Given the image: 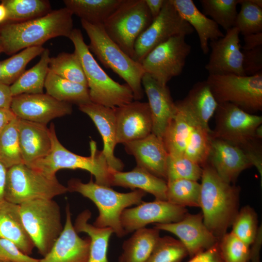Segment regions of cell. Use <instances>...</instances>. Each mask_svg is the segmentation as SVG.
<instances>
[{"label":"cell","mask_w":262,"mask_h":262,"mask_svg":"<svg viewBox=\"0 0 262 262\" xmlns=\"http://www.w3.org/2000/svg\"><path fill=\"white\" fill-rule=\"evenodd\" d=\"M72 16L65 7L51 10L42 17L23 22L5 21L0 24L2 52L15 54L28 48L42 46L55 37L68 38L74 29Z\"/></svg>","instance_id":"6da1fadb"},{"label":"cell","mask_w":262,"mask_h":262,"mask_svg":"<svg viewBox=\"0 0 262 262\" xmlns=\"http://www.w3.org/2000/svg\"><path fill=\"white\" fill-rule=\"evenodd\" d=\"M201 167L199 207L204 224L219 239L227 233L239 211L240 189L221 179L207 163Z\"/></svg>","instance_id":"7a4b0ae2"},{"label":"cell","mask_w":262,"mask_h":262,"mask_svg":"<svg viewBox=\"0 0 262 262\" xmlns=\"http://www.w3.org/2000/svg\"><path fill=\"white\" fill-rule=\"evenodd\" d=\"M69 192H76L91 200L98 210V215L93 225L99 228H110L118 237L126 233L121 223L123 212L132 205H137L143 201L146 193L133 190L128 193L117 192L111 187L98 184L91 178L87 183L79 179H72L67 183Z\"/></svg>","instance_id":"3957f363"},{"label":"cell","mask_w":262,"mask_h":262,"mask_svg":"<svg viewBox=\"0 0 262 262\" xmlns=\"http://www.w3.org/2000/svg\"><path fill=\"white\" fill-rule=\"evenodd\" d=\"M51 141V148L46 157L39 159L30 165V167L49 177L56 176V173L62 169H80L90 172L98 184L111 187V172L102 150L97 148L94 141L90 142L91 155L82 156L71 152L59 141L56 135L54 125L49 128Z\"/></svg>","instance_id":"277c9868"},{"label":"cell","mask_w":262,"mask_h":262,"mask_svg":"<svg viewBox=\"0 0 262 262\" xmlns=\"http://www.w3.org/2000/svg\"><path fill=\"white\" fill-rule=\"evenodd\" d=\"M68 38L81 62L92 102L114 108L132 101L133 94L130 86L115 81L100 66L80 29H73Z\"/></svg>","instance_id":"5b68a950"},{"label":"cell","mask_w":262,"mask_h":262,"mask_svg":"<svg viewBox=\"0 0 262 262\" xmlns=\"http://www.w3.org/2000/svg\"><path fill=\"white\" fill-rule=\"evenodd\" d=\"M89 40L88 45L106 68L123 79L131 89L135 100L144 96L142 79L145 72L141 64L125 53L106 34L102 24L95 25L81 20Z\"/></svg>","instance_id":"8992f818"},{"label":"cell","mask_w":262,"mask_h":262,"mask_svg":"<svg viewBox=\"0 0 262 262\" xmlns=\"http://www.w3.org/2000/svg\"><path fill=\"white\" fill-rule=\"evenodd\" d=\"M19 205L24 227L43 257L63 230L60 207L53 199L33 200Z\"/></svg>","instance_id":"52a82bcc"},{"label":"cell","mask_w":262,"mask_h":262,"mask_svg":"<svg viewBox=\"0 0 262 262\" xmlns=\"http://www.w3.org/2000/svg\"><path fill=\"white\" fill-rule=\"evenodd\" d=\"M68 192L56 176L49 177L22 163L7 170L4 200L17 205L39 199H53Z\"/></svg>","instance_id":"ba28073f"},{"label":"cell","mask_w":262,"mask_h":262,"mask_svg":"<svg viewBox=\"0 0 262 262\" xmlns=\"http://www.w3.org/2000/svg\"><path fill=\"white\" fill-rule=\"evenodd\" d=\"M153 20L145 0H123L103 27L108 36L132 58L137 38Z\"/></svg>","instance_id":"9c48e42d"},{"label":"cell","mask_w":262,"mask_h":262,"mask_svg":"<svg viewBox=\"0 0 262 262\" xmlns=\"http://www.w3.org/2000/svg\"><path fill=\"white\" fill-rule=\"evenodd\" d=\"M206 82L218 104L230 103L250 114L262 110V72L244 76L209 75Z\"/></svg>","instance_id":"30bf717a"},{"label":"cell","mask_w":262,"mask_h":262,"mask_svg":"<svg viewBox=\"0 0 262 262\" xmlns=\"http://www.w3.org/2000/svg\"><path fill=\"white\" fill-rule=\"evenodd\" d=\"M194 31L180 16L171 0H164L159 15L137 38L132 58L141 64L145 56L159 45L174 36L190 35Z\"/></svg>","instance_id":"8fae6325"},{"label":"cell","mask_w":262,"mask_h":262,"mask_svg":"<svg viewBox=\"0 0 262 262\" xmlns=\"http://www.w3.org/2000/svg\"><path fill=\"white\" fill-rule=\"evenodd\" d=\"M185 37H172L149 52L141 63L145 73L164 85L180 75L192 49Z\"/></svg>","instance_id":"7c38bea8"},{"label":"cell","mask_w":262,"mask_h":262,"mask_svg":"<svg viewBox=\"0 0 262 262\" xmlns=\"http://www.w3.org/2000/svg\"><path fill=\"white\" fill-rule=\"evenodd\" d=\"M214 114L212 137L237 146L255 138V131L262 124L261 115L246 112L230 103L218 104Z\"/></svg>","instance_id":"4fadbf2b"},{"label":"cell","mask_w":262,"mask_h":262,"mask_svg":"<svg viewBox=\"0 0 262 262\" xmlns=\"http://www.w3.org/2000/svg\"><path fill=\"white\" fill-rule=\"evenodd\" d=\"M188 213L185 207L167 200L155 199L143 202L131 208L126 209L121 215V223L126 234L148 224H167L181 220Z\"/></svg>","instance_id":"5bb4252c"},{"label":"cell","mask_w":262,"mask_h":262,"mask_svg":"<svg viewBox=\"0 0 262 262\" xmlns=\"http://www.w3.org/2000/svg\"><path fill=\"white\" fill-rule=\"evenodd\" d=\"M10 109L19 119L45 125L73 111L72 104L58 101L47 93L13 97Z\"/></svg>","instance_id":"9a60e30c"},{"label":"cell","mask_w":262,"mask_h":262,"mask_svg":"<svg viewBox=\"0 0 262 262\" xmlns=\"http://www.w3.org/2000/svg\"><path fill=\"white\" fill-rule=\"evenodd\" d=\"M239 32L233 27L223 37L211 41L208 62L205 66L209 75L246 76L243 68V53Z\"/></svg>","instance_id":"2e32d148"},{"label":"cell","mask_w":262,"mask_h":262,"mask_svg":"<svg viewBox=\"0 0 262 262\" xmlns=\"http://www.w3.org/2000/svg\"><path fill=\"white\" fill-rule=\"evenodd\" d=\"M114 110L117 144L141 139L152 133V122L147 102L135 100Z\"/></svg>","instance_id":"e0dca14e"},{"label":"cell","mask_w":262,"mask_h":262,"mask_svg":"<svg viewBox=\"0 0 262 262\" xmlns=\"http://www.w3.org/2000/svg\"><path fill=\"white\" fill-rule=\"evenodd\" d=\"M154 228L177 236L191 257L218 242L203 222L202 213H188L180 221L167 224H155Z\"/></svg>","instance_id":"ac0fdd59"},{"label":"cell","mask_w":262,"mask_h":262,"mask_svg":"<svg viewBox=\"0 0 262 262\" xmlns=\"http://www.w3.org/2000/svg\"><path fill=\"white\" fill-rule=\"evenodd\" d=\"M90 245L89 237L79 236L72 223L69 206L66 208L63 230L49 252L38 262H87Z\"/></svg>","instance_id":"d6986e66"},{"label":"cell","mask_w":262,"mask_h":262,"mask_svg":"<svg viewBox=\"0 0 262 262\" xmlns=\"http://www.w3.org/2000/svg\"><path fill=\"white\" fill-rule=\"evenodd\" d=\"M206 163L221 179L230 184L243 171L252 166L239 146L212 136Z\"/></svg>","instance_id":"ffe728a7"},{"label":"cell","mask_w":262,"mask_h":262,"mask_svg":"<svg viewBox=\"0 0 262 262\" xmlns=\"http://www.w3.org/2000/svg\"><path fill=\"white\" fill-rule=\"evenodd\" d=\"M142 85L147 96L152 122V133L163 139L176 112V106L167 85H164L145 73Z\"/></svg>","instance_id":"44dd1931"},{"label":"cell","mask_w":262,"mask_h":262,"mask_svg":"<svg viewBox=\"0 0 262 262\" xmlns=\"http://www.w3.org/2000/svg\"><path fill=\"white\" fill-rule=\"evenodd\" d=\"M137 166L166 181L168 153L163 141L152 133L146 137L123 144Z\"/></svg>","instance_id":"7402d4cb"},{"label":"cell","mask_w":262,"mask_h":262,"mask_svg":"<svg viewBox=\"0 0 262 262\" xmlns=\"http://www.w3.org/2000/svg\"><path fill=\"white\" fill-rule=\"evenodd\" d=\"M79 109L92 119L100 134L103 143L102 151L110 168L113 170L122 171L124 164L114 155L117 143L114 108L91 102L79 106Z\"/></svg>","instance_id":"603a6c76"},{"label":"cell","mask_w":262,"mask_h":262,"mask_svg":"<svg viewBox=\"0 0 262 262\" xmlns=\"http://www.w3.org/2000/svg\"><path fill=\"white\" fill-rule=\"evenodd\" d=\"M18 128L23 164L29 165L49 154L51 141L47 125L18 118Z\"/></svg>","instance_id":"cb8c5ba5"},{"label":"cell","mask_w":262,"mask_h":262,"mask_svg":"<svg viewBox=\"0 0 262 262\" xmlns=\"http://www.w3.org/2000/svg\"><path fill=\"white\" fill-rule=\"evenodd\" d=\"M180 16L197 33L201 49L204 54L209 51V41L223 37L219 26L196 7L192 0H171Z\"/></svg>","instance_id":"d4e9b609"},{"label":"cell","mask_w":262,"mask_h":262,"mask_svg":"<svg viewBox=\"0 0 262 262\" xmlns=\"http://www.w3.org/2000/svg\"><path fill=\"white\" fill-rule=\"evenodd\" d=\"M175 103L189 113L200 126L211 130L208 123L218 103L206 81L196 83L183 99Z\"/></svg>","instance_id":"484cf974"},{"label":"cell","mask_w":262,"mask_h":262,"mask_svg":"<svg viewBox=\"0 0 262 262\" xmlns=\"http://www.w3.org/2000/svg\"><path fill=\"white\" fill-rule=\"evenodd\" d=\"M0 238L12 241L28 255L35 247L24 227L19 205L4 199L0 202Z\"/></svg>","instance_id":"4316f807"},{"label":"cell","mask_w":262,"mask_h":262,"mask_svg":"<svg viewBox=\"0 0 262 262\" xmlns=\"http://www.w3.org/2000/svg\"><path fill=\"white\" fill-rule=\"evenodd\" d=\"M111 185L140 190L166 200L167 182L138 166L128 172L112 170Z\"/></svg>","instance_id":"83f0119b"},{"label":"cell","mask_w":262,"mask_h":262,"mask_svg":"<svg viewBox=\"0 0 262 262\" xmlns=\"http://www.w3.org/2000/svg\"><path fill=\"white\" fill-rule=\"evenodd\" d=\"M91 215V212L88 209L82 212L75 220L74 228L78 233H85L90 239L87 262H109V242L114 231L110 228H99L89 223Z\"/></svg>","instance_id":"f1b7e54d"},{"label":"cell","mask_w":262,"mask_h":262,"mask_svg":"<svg viewBox=\"0 0 262 262\" xmlns=\"http://www.w3.org/2000/svg\"><path fill=\"white\" fill-rule=\"evenodd\" d=\"M175 104L176 112L162 140L169 155H183L192 130L195 125L199 124L189 113Z\"/></svg>","instance_id":"f546056e"},{"label":"cell","mask_w":262,"mask_h":262,"mask_svg":"<svg viewBox=\"0 0 262 262\" xmlns=\"http://www.w3.org/2000/svg\"><path fill=\"white\" fill-rule=\"evenodd\" d=\"M155 228L138 229L123 244L119 262H146L160 238Z\"/></svg>","instance_id":"4dcf8cb0"},{"label":"cell","mask_w":262,"mask_h":262,"mask_svg":"<svg viewBox=\"0 0 262 262\" xmlns=\"http://www.w3.org/2000/svg\"><path fill=\"white\" fill-rule=\"evenodd\" d=\"M44 88L56 100L79 106L91 102L87 87L62 78L48 70Z\"/></svg>","instance_id":"1f68e13d"},{"label":"cell","mask_w":262,"mask_h":262,"mask_svg":"<svg viewBox=\"0 0 262 262\" xmlns=\"http://www.w3.org/2000/svg\"><path fill=\"white\" fill-rule=\"evenodd\" d=\"M123 0H65L66 8L90 24H102Z\"/></svg>","instance_id":"d6a6232c"},{"label":"cell","mask_w":262,"mask_h":262,"mask_svg":"<svg viewBox=\"0 0 262 262\" xmlns=\"http://www.w3.org/2000/svg\"><path fill=\"white\" fill-rule=\"evenodd\" d=\"M50 52L45 49L39 62L25 71L10 86L13 97L22 94L43 93L45 80L49 70Z\"/></svg>","instance_id":"836d02e7"},{"label":"cell","mask_w":262,"mask_h":262,"mask_svg":"<svg viewBox=\"0 0 262 262\" xmlns=\"http://www.w3.org/2000/svg\"><path fill=\"white\" fill-rule=\"evenodd\" d=\"M7 11L6 21L23 22L42 17L52 10L47 0H2Z\"/></svg>","instance_id":"e575fe53"},{"label":"cell","mask_w":262,"mask_h":262,"mask_svg":"<svg viewBox=\"0 0 262 262\" xmlns=\"http://www.w3.org/2000/svg\"><path fill=\"white\" fill-rule=\"evenodd\" d=\"M44 49L43 46L28 48L0 61V82L12 85L25 71L28 64L41 55Z\"/></svg>","instance_id":"d590c367"},{"label":"cell","mask_w":262,"mask_h":262,"mask_svg":"<svg viewBox=\"0 0 262 262\" xmlns=\"http://www.w3.org/2000/svg\"><path fill=\"white\" fill-rule=\"evenodd\" d=\"M49 71L62 78L88 87L81 62L75 52H63L55 57H50Z\"/></svg>","instance_id":"8d00e7d4"},{"label":"cell","mask_w":262,"mask_h":262,"mask_svg":"<svg viewBox=\"0 0 262 262\" xmlns=\"http://www.w3.org/2000/svg\"><path fill=\"white\" fill-rule=\"evenodd\" d=\"M18 118L14 119L0 132V162L7 168L23 163L18 134Z\"/></svg>","instance_id":"74e56055"},{"label":"cell","mask_w":262,"mask_h":262,"mask_svg":"<svg viewBox=\"0 0 262 262\" xmlns=\"http://www.w3.org/2000/svg\"><path fill=\"white\" fill-rule=\"evenodd\" d=\"M200 189L197 181L180 179L167 182L166 200L183 207H199Z\"/></svg>","instance_id":"f35d334b"},{"label":"cell","mask_w":262,"mask_h":262,"mask_svg":"<svg viewBox=\"0 0 262 262\" xmlns=\"http://www.w3.org/2000/svg\"><path fill=\"white\" fill-rule=\"evenodd\" d=\"M203 14L209 16L226 32L234 27L240 0H200Z\"/></svg>","instance_id":"ab89813d"},{"label":"cell","mask_w":262,"mask_h":262,"mask_svg":"<svg viewBox=\"0 0 262 262\" xmlns=\"http://www.w3.org/2000/svg\"><path fill=\"white\" fill-rule=\"evenodd\" d=\"M212 130L196 124L194 126L187 141L184 155L202 167L206 163L212 139Z\"/></svg>","instance_id":"60d3db41"},{"label":"cell","mask_w":262,"mask_h":262,"mask_svg":"<svg viewBox=\"0 0 262 262\" xmlns=\"http://www.w3.org/2000/svg\"><path fill=\"white\" fill-rule=\"evenodd\" d=\"M240 10L238 13L234 27L244 36L262 32V7L253 0H240Z\"/></svg>","instance_id":"b9f144b4"},{"label":"cell","mask_w":262,"mask_h":262,"mask_svg":"<svg viewBox=\"0 0 262 262\" xmlns=\"http://www.w3.org/2000/svg\"><path fill=\"white\" fill-rule=\"evenodd\" d=\"M187 255L179 240L165 236L160 237L146 262H181Z\"/></svg>","instance_id":"7bdbcfd3"},{"label":"cell","mask_w":262,"mask_h":262,"mask_svg":"<svg viewBox=\"0 0 262 262\" xmlns=\"http://www.w3.org/2000/svg\"><path fill=\"white\" fill-rule=\"evenodd\" d=\"M202 167L183 155H168L166 182L185 179L197 181L201 178Z\"/></svg>","instance_id":"ee69618b"},{"label":"cell","mask_w":262,"mask_h":262,"mask_svg":"<svg viewBox=\"0 0 262 262\" xmlns=\"http://www.w3.org/2000/svg\"><path fill=\"white\" fill-rule=\"evenodd\" d=\"M257 213L250 206L243 207L238 211L232 223V232L250 246L256 237L258 227Z\"/></svg>","instance_id":"f6af8a7d"},{"label":"cell","mask_w":262,"mask_h":262,"mask_svg":"<svg viewBox=\"0 0 262 262\" xmlns=\"http://www.w3.org/2000/svg\"><path fill=\"white\" fill-rule=\"evenodd\" d=\"M220 239L219 247L223 262H248L249 245L232 232L225 233Z\"/></svg>","instance_id":"bcb514c9"},{"label":"cell","mask_w":262,"mask_h":262,"mask_svg":"<svg viewBox=\"0 0 262 262\" xmlns=\"http://www.w3.org/2000/svg\"><path fill=\"white\" fill-rule=\"evenodd\" d=\"M39 259L23 253L13 242L0 238V261L6 262H38Z\"/></svg>","instance_id":"7dc6e473"},{"label":"cell","mask_w":262,"mask_h":262,"mask_svg":"<svg viewBox=\"0 0 262 262\" xmlns=\"http://www.w3.org/2000/svg\"><path fill=\"white\" fill-rule=\"evenodd\" d=\"M242 53V66L246 76L262 72V46L250 50H243Z\"/></svg>","instance_id":"c3c4849f"},{"label":"cell","mask_w":262,"mask_h":262,"mask_svg":"<svg viewBox=\"0 0 262 262\" xmlns=\"http://www.w3.org/2000/svg\"><path fill=\"white\" fill-rule=\"evenodd\" d=\"M260 140L254 138L238 146L243 150L251 165L257 168L262 178V147Z\"/></svg>","instance_id":"681fc988"},{"label":"cell","mask_w":262,"mask_h":262,"mask_svg":"<svg viewBox=\"0 0 262 262\" xmlns=\"http://www.w3.org/2000/svg\"><path fill=\"white\" fill-rule=\"evenodd\" d=\"M218 242L211 247L192 257L187 262H223Z\"/></svg>","instance_id":"f907efd6"},{"label":"cell","mask_w":262,"mask_h":262,"mask_svg":"<svg viewBox=\"0 0 262 262\" xmlns=\"http://www.w3.org/2000/svg\"><path fill=\"white\" fill-rule=\"evenodd\" d=\"M243 50H247L262 46V32L244 36Z\"/></svg>","instance_id":"816d5d0a"},{"label":"cell","mask_w":262,"mask_h":262,"mask_svg":"<svg viewBox=\"0 0 262 262\" xmlns=\"http://www.w3.org/2000/svg\"><path fill=\"white\" fill-rule=\"evenodd\" d=\"M13 98L10 86L0 82V108L10 109Z\"/></svg>","instance_id":"f5cc1de1"},{"label":"cell","mask_w":262,"mask_h":262,"mask_svg":"<svg viewBox=\"0 0 262 262\" xmlns=\"http://www.w3.org/2000/svg\"><path fill=\"white\" fill-rule=\"evenodd\" d=\"M145 0L153 19H154L161 13L164 2V0Z\"/></svg>","instance_id":"db71d44e"},{"label":"cell","mask_w":262,"mask_h":262,"mask_svg":"<svg viewBox=\"0 0 262 262\" xmlns=\"http://www.w3.org/2000/svg\"><path fill=\"white\" fill-rule=\"evenodd\" d=\"M16 117L11 109L0 108V132Z\"/></svg>","instance_id":"11a10c76"},{"label":"cell","mask_w":262,"mask_h":262,"mask_svg":"<svg viewBox=\"0 0 262 262\" xmlns=\"http://www.w3.org/2000/svg\"><path fill=\"white\" fill-rule=\"evenodd\" d=\"M7 169L0 162V202L4 200Z\"/></svg>","instance_id":"9f6ffc18"},{"label":"cell","mask_w":262,"mask_h":262,"mask_svg":"<svg viewBox=\"0 0 262 262\" xmlns=\"http://www.w3.org/2000/svg\"><path fill=\"white\" fill-rule=\"evenodd\" d=\"M7 11L4 5L0 3V24L5 22L7 19Z\"/></svg>","instance_id":"6f0895ef"},{"label":"cell","mask_w":262,"mask_h":262,"mask_svg":"<svg viewBox=\"0 0 262 262\" xmlns=\"http://www.w3.org/2000/svg\"><path fill=\"white\" fill-rule=\"evenodd\" d=\"M254 137L256 139L261 140L262 138V125L257 128L254 133Z\"/></svg>","instance_id":"680465c9"},{"label":"cell","mask_w":262,"mask_h":262,"mask_svg":"<svg viewBox=\"0 0 262 262\" xmlns=\"http://www.w3.org/2000/svg\"><path fill=\"white\" fill-rule=\"evenodd\" d=\"M2 52V46H1V41H0V54Z\"/></svg>","instance_id":"91938a15"},{"label":"cell","mask_w":262,"mask_h":262,"mask_svg":"<svg viewBox=\"0 0 262 262\" xmlns=\"http://www.w3.org/2000/svg\"><path fill=\"white\" fill-rule=\"evenodd\" d=\"M0 262H2V261H0Z\"/></svg>","instance_id":"94428289"}]
</instances>
